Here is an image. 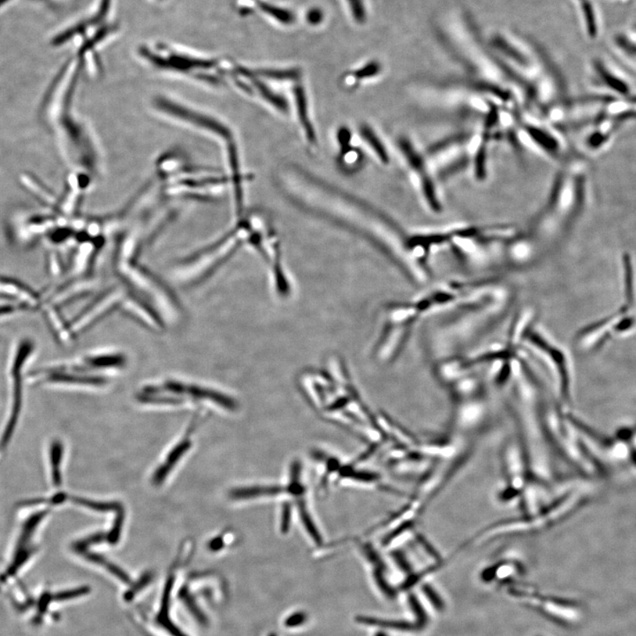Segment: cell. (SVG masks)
Instances as JSON below:
<instances>
[{"label":"cell","mask_w":636,"mask_h":636,"mask_svg":"<svg viewBox=\"0 0 636 636\" xmlns=\"http://www.w3.org/2000/svg\"><path fill=\"white\" fill-rule=\"evenodd\" d=\"M128 355L115 348H102L45 372V382L57 386L102 388L127 369Z\"/></svg>","instance_id":"obj_2"},{"label":"cell","mask_w":636,"mask_h":636,"mask_svg":"<svg viewBox=\"0 0 636 636\" xmlns=\"http://www.w3.org/2000/svg\"><path fill=\"white\" fill-rule=\"evenodd\" d=\"M519 344L525 345L539 360L544 362L547 371L555 381L558 393L563 400L570 397L572 384V369L567 353L554 341L540 330L523 327Z\"/></svg>","instance_id":"obj_4"},{"label":"cell","mask_w":636,"mask_h":636,"mask_svg":"<svg viewBox=\"0 0 636 636\" xmlns=\"http://www.w3.org/2000/svg\"><path fill=\"white\" fill-rule=\"evenodd\" d=\"M104 539H106V535L105 534H96L95 535H93V537L84 539V540L75 542V544L74 545V549L77 552H84L85 549L88 548L89 545L96 544V542H102Z\"/></svg>","instance_id":"obj_17"},{"label":"cell","mask_w":636,"mask_h":636,"mask_svg":"<svg viewBox=\"0 0 636 636\" xmlns=\"http://www.w3.org/2000/svg\"><path fill=\"white\" fill-rule=\"evenodd\" d=\"M348 3H350L355 21H358V23L364 21L365 20V11L362 0H348Z\"/></svg>","instance_id":"obj_18"},{"label":"cell","mask_w":636,"mask_h":636,"mask_svg":"<svg viewBox=\"0 0 636 636\" xmlns=\"http://www.w3.org/2000/svg\"><path fill=\"white\" fill-rule=\"evenodd\" d=\"M48 513V510L38 512L24 523L10 562L0 574V592L35 558L38 548L33 545V535Z\"/></svg>","instance_id":"obj_6"},{"label":"cell","mask_w":636,"mask_h":636,"mask_svg":"<svg viewBox=\"0 0 636 636\" xmlns=\"http://www.w3.org/2000/svg\"><path fill=\"white\" fill-rule=\"evenodd\" d=\"M143 404L179 406L188 401H209L228 411H235L236 402L214 388L178 377H163L143 384L136 394Z\"/></svg>","instance_id":"obj_3"},{"label":"cell","mask_w":636,"mask_h":636,"mask_svg":"<svg viewBox=\"0 0 636 636\" xmlns=\"http://www.w3.org/2000/svg\"><path fill=\"white\" fill-rule=\"evenodd\" d=\"M409 603H411L413 612L415 614L416 620H418V623H416V625H418L420 630H421V628L425 627L428 623V616L425 610L423 608L419 600L416 598L414 595L409 596Z\"/></svg>","instance_id":"obj_13"},{"label":"cell","mask_w":636,"mask_h":636,"mask_svg":"<svg viewBox=\"0 0 636 636\" xmlns=\"http://www.w3.org/2000/svg\"><path fill=\"white\" fill-rule=\"evenodd\" d=\"M71 498L75 504L86 506V508L95 510V511L110 512L121 509V506L116 502H96L77 497H72Z\"/></svg>","instance_id":"obj_11"},{"label":"cell","mask_w":636,"mask_h":636,"mask_svg":"<svg viewBox=\"0 0 636 636\" xmlns=\"http://www.w3.org/2000/svg\"><path fill=\"white\" fill-rule=\"evenodd\" d=\"M294 96H296V101L298 111H299L300 121L305 128L307 138L310 141L314 143L316 140L315 133L311 125L310 120H308L307 101L306 98H305V93L303 92V88L298 87L294 89Z\"/></svg>","instance_id":"obj_9"},{"label":"cell","mask_w":636,"mask_h":636,"mask_svg":"<svg viewBox=\"0 0 636 636\" xmlns=\"http://www.w3.org/2000/svg\"><path fill=\"white\" fill-rule=\"evenodd\" d=\"M264 11L266 13H269V16L279 20L280 23L290 24L293 21L292 14L287 12L286 10L277 9V7L274 6H264Z\"/></svg>","instance_id":"obj_16"},{"label":"cell","mask_w":636,"mask_h":636,"mask_svg":"<svg viewBox=\"0 0 636 636\" xmlns=\"http://www.w3.org/2000/svg\"><path fill=\"white\" fill-rule=\"evenodd\" d=\"M190 445H191L190 442L189 440H185L182 442L181 444H179L177 447L171 452V454H169L167 457V462H165L163 466H161L160 468L157 470L155 475H154V484H160L164 480V478L167 476L168 473L171 472L172 467H174L176 464V462L179 461V458L185 454V452L188 450Z\"/></svg>","instance_id":"obj_7"},{"label":"cell","mask_w":636,"mask_h":636,"mask_svg":"<svg viewBox=\"0 0 636 636\" xmlns=\"http://www.w3.org/2000/svg\"><path fill=\"white\" fill-rule=\"evenodd\" d=\"M423 591L424 594H425L426 598L429 599L431 605L434 606V608L438 610V612H442L445 609V603L443 599L441 598V596L437 594V592L435 591L433 587H430V585H424L423 587Z\"/></svg>","instance_id":"obj_14"},{"label":"cell","mask_w":636,"mask_h":636,"mask_svg":"<svg viewBox=\"0 0 636 636\" xmlns=\"http://www.w3.org/2000/svg\"><path fill=\"white\" fill-rule=\"evenodd\" d=\"M138 242L121 236L111 253L106 283L91 303L67 323L71 337L108 316L122 313L153 333L164 332L182 312L181 303L162 280L139 263Z\"/></svg>","instance_id":"obj_1"},{"label":"cell","mask_w":636,"mask_h":636,"mask_svg":"<svg viewBox=\"0 0 636 636\" xmlns=\"http://www.w3.org/2000/svg\"><path fill=\"white\" fill-rule=\"evenodd\" d=\"M362 136L365 140L366 143H368L371 148L376 152L377 157H379L381 161H383L384 164H387L389 159H388L387 152L386 148L383 145V143H381V141L379 138H377L375 133L372 131V129L368 125H364L361 128Z\"/></svg>","instance_id":"obj_10"},{"label":"cell","mask_w":636,"mask_h":636,"mask_svg":"<svg viewBox=\"0 0 636 636\" xmlns=\"http://www.w3.org/2000/svg\"><path fill=\"white\" fill-rule=\"evenodd\" d=\"M32 353H33V345L28 340H24L18 345L13 353L9 373L11 395L9 420H7L1 437H0V452L5 451L9 447L18 423H19L23 406L25 365L30 361Z\"/></svg>","instance_id":"obj_5"},{"label":"cell","mask_w":636,"mask_h":636,"mask_svg":"<svg viewBox=\"0 0 636 636\" xmlns=\"http://www.w3.org/2000/svg\"><path fill=\"white\" fill-rule=\"evenodd\" d=\"M360 620L362 621V623L376 625V626H381L384 627L394 628V630H398L412 631L420 630L418 625L404 623V621L403 623H401V621H384L376 619H372V618H361Z\"/></svg>","instance_id":"obj_12"},{"label":"cell","mask_w":636,"mask_h":636,"mask_svg":"<svg viewBox=\"0 0 636 636\" xmlns=\"http://www.w3.org/2000/svg\"><path fill=\"white\" fill-rule=\"evenodd\" d=\"M63 457V445L60 440H54L50 448V461H51L52 481L54 486H60L62 478H61L60 466Z\"/></svg>","instance_id":"obj_8"},{"label":"cell","mask_w":636,"mask_h":636,"mask_svg":"<svg viewBox=\"0 0 636 636\" xmlns=\"http://www.w3.org/2000/svg\"><path fill=\"white\" fill-rule=\"evenodd\" d=\"M272 636H274V635H272Z\"/></svg>","instance_id":"obj_19"},{"label":"cell","mask_w":636,"mask_h":636,"mask_svg":"<svg viewBox=\"0 0 636 636\" xmlns=\"http://www.w3.org/2000/svg\"><path fill=\"white\" fill-rule=\"evenodd\" d=\"M123 510L121 509L120 511H118L117 518L115 519L113 529H111L109 533L106 535V539L111 542V544H116V542L118 541V539H120L121 528L122 525H123Z\"/></svg>","instance_id":"obj_15"}]
</instances>
